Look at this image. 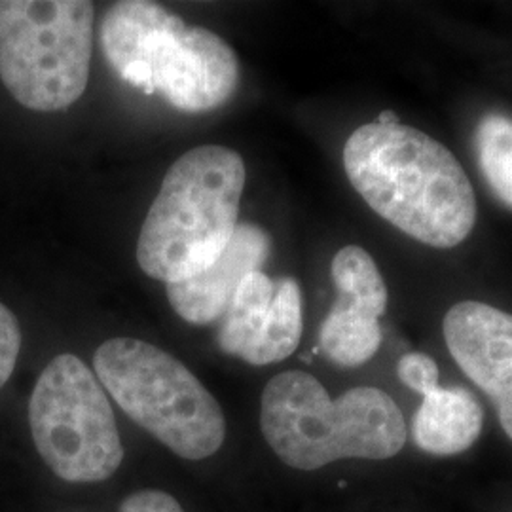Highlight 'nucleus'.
<instances>
[{"mask_svg": "<svg viewBox=\"0 0 512 512\" xmlns=\"http://www.w3.org/2000/svg\"><path fill=\"white\" fill-rule=\"evenodd\" d=\"M484 412L475 395L463 387H439L423 397L412 437L421 452L448 458L469 450L482 433Z\"/></svg>", "mask_w": 512, "mask_h": 512, "instance_id": "9b49d317", "label": "nucleus"}, {"mask_svg": "<svg viewBox=\"0 0 512 512\" xmlns=\"http://www.w3.org/2000/svg\"><path fill=\"white\" fill-rule=\"evenodd\" d=\"M93 368L114 403L179 458L200 461L222 448L226 420L219 401L164 349L112 338L95 351Z\"/></svg>", "mask_w": 512, "mask_h": 512, "instance_id": "39448f33", "label": "nucleus"}, {"mask_svg": "<svg viewBox=\"0 0 512 512\" xmlns=\"http://www.w3.org/2000/svg\"><path fill=\"white\" fill-rule=\"evenodd\" d=\"M302 293L293 277L247 275L220 317L219 346L249 365L291 357L302 338Z\"/></svg>", "mask_w": 512, "mask_h": 512, "instance_id": "6e6552de", "label": "nucleus"}, {"mask_svg": "<svg viewBox=\"0 0 512 512\" xmlns=\"http://www.w3.org/2000/svg\"><path fill=\"white\" fill-rule=\"evenodd\" d=\"M476 160L495 198L512 209V118L486 114L475 133Z\"/></svg>", "mask_w": 512, "mask_h": 512, "instance_id": "ddd939ff", "label": "nucleus"}, {"mask_svg": "<svg viewBox=\"0 0 512 512\" xmlns=\"http://www.w3.org/2000/svg\"><path fill=\"white\" fill-rule=\"evenodd\" d=\"M338 298L332 308L380 319L387 308V289L374 258L357 245L340 249L330 264Z\"/></svg>", "mask_w": 512, "mask_h": 512, "instance_id": "f8f14e48", "label": "nucleus"}, {"mask_svg": "<svg viewBox=\"0 0 512 512\" xmlns=\"http://www.w3.org/2000/svg\"><path fill=\"white\" fill-rule=\"evenodd\" d=\"M29 425L38 456L61 480L103 482L124 461L109 397L71 353L57 355L42 370L29 401Z\"/></svg>", "mask_w": 512, "mask_h": 512, "instance_id": "0eeeda50", "label": "nucleus"}, {"mask_svg": "<svg viewBox=\"0 0 512 512\" xmlns=\"http://www.w3.org/2000/svg\"><path fill=\"white\" fill-rule=\"evenodd\" d=\"M444 340L459 368L480 387L497 410L512 440V315L465 300L444 317Z\"/></svg>", "mask_w": 512, "mask_h": 512, "instance_id": "1a4fd4ad", "label": "nucleus"}, {"mask_svg": "<svg viewBox=\"0 0 512 512\" xmlns=\"http://www.w3.org/2000/svg\"><path fill=\"white\" fill-rule=\"evenodd\" d=\"M270 236L256 224H238L224 253L200 274L165 285L171 308L186 323L209 325L224 315L241 281L270 256Z\"/></svg>", "mask_w": 512, "mask_h": 512, "instance_id": "9d476101", "label": "nucleus"}, {"mask_svg": "<svg viewBox=\"0 0 512 512\" xmlns=\"http://www.w3.org/2000/svg\"><path fill=\"white\" fill-rule=\"evenodd\" d=\"M260 427L275 456L300 471L340 459L395 458L406 442L403 412L382 389L355 387L330 399L300 370L281 372L264 387Z\"/></svg>", "mask_w": 512, "mask_h": 512, "instance_id": "7ed1b4c3", "label": "nucleus"}, {"mask_svg": "<svg viewBox=\"0 0 512 512\" xmlns=\"http://www.w3.org/2000/svg\"><path fill=\"white\" fill-rule=\"evenodd\" d=\"M101 48L120 80L181 112L219 109L238 90V57L228 42L156 2L112 4L101 23Z\"/></svg>", "mask_w": 512, "mask_h": 512, "instance_id": "f03ea898", "label": "nucleus"}, {"mask_svg": "<svg viewBox=\"0 0 512 512\" xmlns=\"http://www.w3.org/2000/svg\"><path fill=\"white\" fill-rule=\"evenodd\" d=\"M93 23L88 0H0V78L19 105L57 112L84 95Z\"/></svg>", "mask_w": 512, "mask_h": 512, "instance_id": "423d86ee", "label": "nucleus"}, {"mask_svg": "<svg viewBox=\"0 0 512 512\" xmlns=\"http://www.w3.org/2000/svg\"><path fill=\"white\" fill-rule=\"evenodd\" d=\"M21 351L18 317L0 302V389L10 380Z\"/></svg>", "mask_w": 512, "mask_h": 512, "instance_id": "2eb2a0df", "label": "nucleus"}, {"mask_svg": "<svg viewBox=\"0 0 512 512\" xmlns=\"http://www.w3.org/2000/svg\"><path fill=\"white\" fill-rule=\"evenodd\" d=\"M120 512H184L183 507L173 495L165 494L160 490H141L128 495Z\"/></svg>", "mask_w": 512, "mask_h": 512, "instance_id": "dca6fc26", "label": "nucleus"}, {"mask_svg": "<svg viewBox=\"0 0 512 512\" xmlns=\"http://www.w3.org/2000/svg\"><path fill=\"white\" fill-rule=\"evenodd\" d=\"M349 183L372 211L429 247L452 249L476 222L473 184L458 158L412 126L372 122L344 147Z\"/></svg>", "mask_w": 512, "mask_h": 512, "instance_id": "f257e3e1", "label": "nucleus"}, {"mask_svg": "<svg viewBox=\"0 0 512 512\" xmlns=\"http://www.w3.org/2000/svg\"><path fill=\"white\" fill-rule=\"evenodd\" d=\"M397 374L408 389L421 397L439 389V366L425 353H408L397 365Z\"/></svg>", "mask_w": 512, "mask_h": 512, "instance_id": "4468645a", "label": "nucleus"}, {"mask_svg": "<svg viewBox=\"0 0 512 512\" xmlns=\"http://www.w3.org/2000/svg\"><path fill=\"white\" fill-rule=\"evenodd\" d=\"M245 164L220 145L192 148L165 173L137 241L141 270L179 283L209 268L238 228Z\"/></svg>", "mask_w": 512, "mask_h": 512, "instance_id": "20e7f679", "label": "nucleus"}]
</instances>
